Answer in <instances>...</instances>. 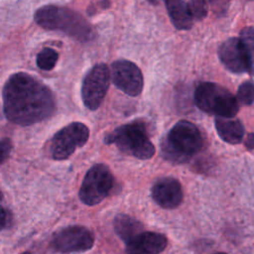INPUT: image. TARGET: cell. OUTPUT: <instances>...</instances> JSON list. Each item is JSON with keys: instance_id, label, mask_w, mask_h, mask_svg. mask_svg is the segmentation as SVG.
<instances>
[{"instance_id": "6da1fadb", "label": "cell", "mask_w": 254, "mask_h": 254, "mask_svg": "<svg viewBox=\"0 0 254 254\" xmlns=\"http://www.w3.org/2000/svg\"><path fill=\"white\" fill-rule=\"evenodd\" d=\"M3 108L10 122L28 126L52 116L56 100L46 84L31 74L17 72L3 87Z\"/></svg>"}, {"instance_id": "7a4b0ae2", "label": "cell", "mask_w": 254, "mask_h": 254, "mask_svg": "<svg viewBox=\"0 0 254 254\" xmlns=\"http://www.w3.org/2000/svg\"><path fill=\"white\" fill-rule=\"evenodd\" d=\"M35 21L45 29L62 31L82 43L88 42L94 37L91 25L80 14L65 7L43 6L36 11Z\"/></svg>"}, {"instance_id": "3957f363", "label": "cell", "mask_w": 254, "mask_h": 254, "mask_svg": "<svg viewBox=\"0 0 254 254\" xmlns=\"http://www.w3.org/2000/svg\"><path fill=\"white\" fill-rule=\"evenodd\" d=\"M202 145L203 140L198 128L190 121L181 120L163 140L162 155L171 163L182 164L197 154Z\"/></svg>"}, {"instance_id": "277c9868", "label": "cell", "mask_w": 254, "mask_h": 254, "mask_svg": "<svg viewBox=\"0 0 254 254\" xmlns=\"http://www.w3.org/2000/svg\"><path fill=\"white\" fill-rule=\"evenodd\" d=\"M105 143L115 144L121 152L141 160L150 159L155 154V147L148 137L146 125L139 120L115 129L106 136Z\"/></svg>"}, {"instance_id": "5b68a950", "label": "cell", "mask_w": 254, "mask_h": 254, "mask_svg": "<svg viewBox=\"0 0 254 254\" xmlns=\"http://www.w3.org/2000/svg\"><path fill=\"white\" fill-rule=\"evenodd\" d=\"M196 106L216 117L232 118L239 108L237 98L225 87L213 82H201L194 91Z\"/></svg>"}, {"instance_id": "8992f818", "label": "cell", "mask_w": 254, "mask_h": 254, "mask_svg": "<svg viewBox=\"0 0 254 254\" xmlns=\"http://www.w3.org/2000/svg\"><path fill=\"white\" fill-rule=\"evenodd\" d=\"M114 184L109 168L104 164H96L86 173L79 189V198L86 205H95L102 201Z\"/></svg>"}, {"instance_id": "52a82bcc", "label": "cell", "mask_w": 254, "mask_h": 254, "mask_svg": "<svg viewBox=\"0 0 254 254\" xmlns=\"http://www.w3.org/2000/svg\"><path fill=\"white\" fill-rule=\"evenodd\" d=\"M89 130L81 122H72L58 131L50 141L49 152L55 160H64L71 156L76 148L82 147L88 140Z\"/></svg>"}, {"instance_id": "ba28073f", "label": "cell", "mask_w": 254, "mask_h": 254, "mask_svg": "<svg viewBox=\"0 0 254 254\" xmlns=\"http://www.w3.org/2000/svg\"><path fill=\"white\" fill-rule=\"evenodd\" d=\"M94 234L84 226L72 225L57 231L51 241L52 248L60 253L84 252L92 248Z\"/></svg>"}, {"instance_id": "9c48e42d", "label": "cell", "mask_w": 254, "mask_h": 254, "mask_svg": "<svg viewBox=\"0 0 254 254\" xmlns=\"http://www.w3.org/2000/svg\"><path fill=\"white\" fill-rule=\"evenodd\" d=\"M110 72L105 64H95L85 75L81 95L84 105L89 110H96L103 101L108 86Z\"/></svg>"}, {"instance_id": "30bf717a", "label": "cell", "mask_w": 254, "mask_h": 254, "mask_svg": "<svg viewBox=\"0 0 254 254\" xmlns=\"http://www.w3.org/2000/svg\"><path fill=\"white\" fill-rule=\"evenodd\" d=\"M111 76L115 86L130 96L139 95L143 89V74L132 62H114L111 65Z\"/></svg>"}, {"instance_id": "8fae6325", "label": "cell", "mask_w": 254, "mask_h": 254, "mask_svg": "<svg viewBox=\"0 0 254 254\" xmlns=\"http://www.w3.org/2000/svg\"><path fill=\"white\" fill-rule=\"evenodd\" d=\"M218 57L226 69L233 73L249 72V62L239 38H229L218 49Z\"/></svg>"}, {"instance_id": "7c38bea8", "label": "cell", "mask_w": 254, "mask_h": 254, "mask_svg": "<svg viewBox=\"0 0 254 254\" xmlns=\"http://www.w3.org/2000/svg\"><path fill=\"white\" fill-rule=\"evenodd\" d=\"M152 196L161 207L173 209L183 201V189L177 179L171 177L162 178L153 185Z\"/></svg>"}, {"instance_id": "4fadbf2b", "label": "cell", "mask_w": 254, "mask_h": 254, "mask_svg": "<svg viewBox=\"0 0 254 254\" xmlns=\"http://www.w3.org/2000/svg\"><path fill=\"white\" fill-rule=\"evenodd\" d=\"M168 239L164 234L142 231L126 244L127 254H160L167 247Z\"/></svg>"}, {"instance_id": "5bb4252c", "label": "cell", "mask_w": 254, "mask_h": 254, "mask_svg": "<svg viewBox=\"0 0 254 254\" xmlns=\"http://www.w3.org/2000/svg\"><path fill=\"white\" fill-rule=\"evenodd\" d=\"M215 128L219 137L228 144H239L244 137V127L238 119L216 117Z\"/></svg>"}, {"instance_id": "9a60e30c", "label": "cell", "mask_w": 254, "mask_h": 254, "mask_svg": "<svg viewBox=\"0 0 254 254\" xmlns=\"http://www.w3.org/2000/svg\"><path fill=\"white\" fill-rule=\"evenodd\" d=\"M166 8L173 25L178 30H190L192 27V18L187 3L183 0H166Z\"/></svg>"}, {"instance_id": "2e32d148", "label": "cell", "mask_w": 254, "mask_h": 254, "mask_svg": "<svg viewBox=\"0 0 254 254\" xmlns=\"http://www.w3.org/2000/svg\"><path fill=\"white\" fill-rule=\"evenodd\" d=\"M114 229L116 234L127 244L143 231V225L132 216L120 213L114 218Z\"/></svg>"}, {"instance_id": "e0dca14e", "label": "cell", "mask_w": 254, "mask_h": 254, "mask_svg": "<svg viewBox=\"0 0 254 254\" xmlns=\"http://www.w3.org/2000/svg\"><path fill=\"white\" fill-rule=\"evenodd\" d=\"M249 62V73L254 75V28L245 27L240 32V37Z\"/></svg>"}, {"instance_id": "ac0fdd59", "label": "cell", "mask_w": 254, "mask_h": 254, "mask_svg": "<svg viewBox=\"0 0 254 254\" xmlns=\"http://www.w3.org/2000/svg\"><path fill=\"white\" fill-rule=\"evenodd\" d=\"M58 59L59 55L55 50L51 48H45L37 56V64L41 69L51 70L56 65Z\"/></svg>"}, {"instance_id": "d6986e66", "label": "cell", "mask_w": 254, "mask_h": 254, "mask_svg": "<svg viewBox=\"0 0 254 254\" xmlns=\"http://www.w3.org/2000/svg\"><path fill=\"white\" fill-rule=\"evenodd\" d=\"M189 12L192 20L201 21L207 15V1L206 0H190L187 4Z\"/></svg>"}, {"instance_id": "ffe728a7", "label": "cell", "mask_w": 254, "mask_h": 254, "mask_svg": "<svg viewBox=\"0 0 254 254\" xmlns=\"http://www.w3.org/2000/svg\"><path fill=\"white\" fill-rule=\"evenodd\" d=\"M237 99L244 105H250L254 102V82L252 80H246L239 85Z\"/></svg>"}, {"instance_id": "44dd1931", "label": "cell", "mask_w": 254, "mask_h": 254, "mask_svg": "<svg viewBox=\"0 0 254 254\" xmlns=\"http://www.w3.org/2000/svg\"><path fill=\"white\" fill-rule=\"evenodd\" d=\"M12 150V142L10 139H2L0 140V164L4 163Z\"/></svg>"}, {"instance_id": "7402d4cb", "label": "cell", "mask_w": 254, "mask_h": 254, "mask_svg": "<svg viewBox=\"0 0 254 254\" xmlns=\"http://www.w3.org/2000/svg\"><path fill=\"white\" fill-rule=\"evenodd\" d=\"M210 3L213 12L215 13H224L227 10L229 0H206Z\"/></svg>"}, {"instance_id": "603a6c76", "label": "cell", "mask_w": 254, "mask_h": 254, "mask_svg": "<svg viewBox=\"0 0 254 254\" xmlns=\"http://www.w3.org/2000/svg\"><path fill=\"white\" fill-rule=\"evenodd\" d=\"M8 215L6 213V210L0 205V230L3 229L7 223Z\"/></svg>"}, {"instance_id": "cb8c5ba5", "label": "cell", "mask_w": 254, "mask_h": 254, "mask_svg": "<svg viewBox=\"0 0 254 254\" xmlns=\"http://www.w3.org/2000/svg\"><path fill=\"white\" fill-rule=\"evenodd\" d=\"M244 145L248 150L254 149V133H249L244 141Z\"/></svg>"}, {"instance_id": "d4e9b609", "label": "cell", "mask_w": 254, "mask_h": 254, "mask_svg": "<svg viewBox=\"0 0 254 254\" xmlns=\"http://www.w3.org/2000/svg\"><path fill=\"white\" fill-rule=\"evenodd\" d=\"M213 254H226L224 252H216V253H213Z\"/></svg>"}, {"instance_id": "484cf974", "label": "cell", "mask_w": 254, "mask_h": 254, "mask_svg": "<svg viewBox=\"0 0 254 254\" xmlns=\"http://www.w3.org/2000/svg\"><path fill=\"white\" fill-rule=\"evenodd\" d=\"M2 197H3V194H2V192H1V191H0V200H1V199H2Z\"/></svg>"}, {"instance_id": "4316f807", "label": "cell", "mask_w": 254, "mask_h": 254, "mask_svg": "<svg viewBox=\"0 0 254 254\" xmlns=\"http://www.w3.org/2000/svg\"><path fill=\"white\" fill-rule=\"evenodd\" d=\"M21 254H31L30 252H23V253H21Z\"/></svg>"}]
</instances>
